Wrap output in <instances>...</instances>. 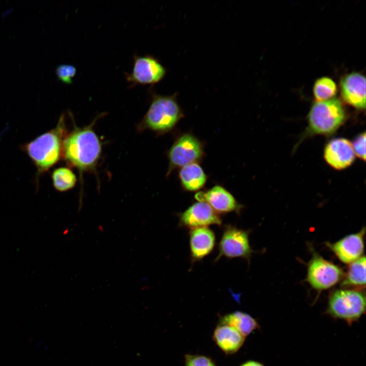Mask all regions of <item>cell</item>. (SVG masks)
<instances>
[{
	"instance_id": "obj_5",
	"label": "cell",
	"mask_w": 366,
	"mask_h": 366,
	"mask_svg": "<svg viewBox=\"0 0 366 366\" xmlns=\"http://www.w3.org/2000/svg\"><path fill=\"white\" fill-rule=\"evenodd\" d=\"M345 118V109L340 99L316 102L308 115L309 131L313 134H330L341 126Z\"/></svg>"
},
{
	"instance_id": "obj_8",
	"label": "cell",
	"mask_w": 366,
	"mask_h": 366,
	"mask_svg": "<svg viewBox=\"0 0 366 366\" xmlns=\"http://www.w3.org/2000/svg\"><path fill=\"white\" fill-rule=\"evenodd\" d=\"M249 232L227 225L219 243V254L215 260L222 257L228 258H242L249 260L253 250L249 242Z\"/></svg>"
},
{
	"instance_id": "obj_7",
	"label": "cell",
	"mask_w": 366,
	"mask_h": 366,
	"mask_svg": "<svg viewBox=\"0 0 366 366\" xmlns=\"http://www.w3.org/2000/svg\"><path fill=\"white\" fill-rule=\"evenodd\" d=\"M344 276L337 265L314 253L308 266L307 281L318 291L327 290L336 285Z\"/></svg>"
},
{
	"instance_id": "obj_11",
	"label": "cell",
	"mask_w": 366,
	"mask_h": 366,
	"mask_svg": "<svg viewBox=\"0 0 366 366\" xmlns=\"http://www.w3.org/2000/svg\"><path fill=\"white\" fill-rule=\"evenodd\" d=\"M195 198L198 201L207 203L217 214L239 213L242 207L228 190L220 185L197 193Z\"/></svg>"
},
{
	"instance_id": "obj_3",
	"label": "cell",
	"mask_w": 366,
	"mask_h": 366,
	"mask_svg": "<svg viewBox=\"0 0 366 366\" xmlns=\"http://www.w3.org/2000/svg\"><path fill=\"white\" fill-rule=\"evenodd\" d=\"M152 94L150 104L138 130L164 134L175 127L184 117V113L177 101L176 94L169 96Z\"/></svg>"
},
{
	"instance_id": "obj_12",
	"label": "cell",
	"mask_w": 366,
	"mask_h": 366,
	"mask_svg": "<svg viewBox=\"0 0 366 366\" xmlns=\"http://www.w3.org/2000/svg\"><path fill=\"white\" fill-rule=\"evenodd\" d=\"M341 95L348 104L358 109L365 108V78L353 72L345 75L340 82Z\"/></svg>"
},
{
	"instance_id": "obj_2",
	"label": "cell",
	"mask_w": 366,
	"mask_h": 366,
	"mask_svg": "<svg viewBox=\"0 0 366 366\" xmlns=\"http://www.w3.org/2000/svg\"><path fill=\"white\" fill-rule=\"evenodd\" d=\"M62 114L56 126L26 143L24 149L39 172L46 171L62 157L63 142L67 134Z\"/></svg>"
},
{
	"instance_id": "obj_6",
	"label": "cell",
	"mask_w": 366,
	"mask_h": 366,
	"mask_svg": "<svg viewBox=\"0 0 366 366\" xmlns=\"http://www.w3.org/2000/svg\"><path fill=\"white\" fill-rule=\"evenodd\" d=\"M204 155L202 143L192 134L179 136L168 152L169 167L167 175L175 168L197 163Z\"/></svg>"
},
{
	"instance_id": "obj_16",
	"label": "cell",
	"mask_w": 366,
	"mask_h": 366,
	"mask_svg": "<svg viewBox=\"0 0 366 366\" xmlns=\"http://www.w3.org/2000/svg\"><path fill=\"white\" fill-rule=\"evenodd\" d=\"M245 338L233 327L223 324H219L212 334L216 346L227 355L237 352L243 346Z\"/></svg>"
},
{
	"instance_id": "obj_22",
	"label": "cell",
	"mask_w": 366,
	"mask_h": 366,
	"mask_svg": "<svg viewBox=\"0 0 366 366\" xmlns=\"http://www.w3.org/2000/svg\"><path fill=\"white\" fill-rule=\"evenodd\" d=\"M185 366H217L212 359L207 356L187 354L185 355Z\"/></svg>"
},
{
	"instance_id": "obj_21",
	"label": "cell",
	"mask_w": 366,
	"mask_h": 366,
	"mask_svg": "<svg viewBox=\"0 0 366 366\" xmlns=\"http://www.w3.org/2000/svg\"><path fill=\"white\" fill-rule=\"evenodd\" d=\"M337 86L335 82L328 77L317 79L313 86V95L316 102L330 99L337 94Z\"/></svg>"
},
{
	"instance_id": "obj_13",
	"label": "cell",
	"mask_w": 366,
	"mask_h": 366,
	"mask_svg": "<svg viewBox=\"0 0 366 366\" xmlns=\"http://www.w3.org/2000/svg\"><path fill=\"white\" fill-rule=\"evenodd\" d=\"M365 228L359 232L345 236L339 240L327 244L339 259L345 263H351L361 257L364 251L363 236Z\"/></svg>"
},
{
	"instance_id": "obj_25",
	"label": "cell",
	"mask_w": 366,
	"mask_h": 366,
	"mask_svg": "<svg viewBox=\"0 0 366 366\" xmlns=\"http://www.w3.org/2000/svg\"><path fill=\"white\" fill-rule=\"evenodd\" d=\"M239 366H265L262 362L254 360L246 361Z\"/></svg>"
},
{
	"instance_id": "obj_18",
	"label": "cell",
	"mask_w": 366,
	"mask_h": 366,
	"mask_svg": "<svg viewBox=\"0 0 366 366\" xmlns=\"http://www.w3.org/2000/svg\"><path fill=\"white\" fill-rule=\"evenodd\" d=\"M179 178L183 188L188 191L199 190L205 184L207 176L198 163H193L181 167Z\"/></svg>"
},
{
	"instance_id": "obj_24",
	"label": "cell",
	"mask_w": 366,
	"mask_h": 366,
	"mask_svg": "<svg viewBox=\"0 0 366 366\" xmlns=\"http://www.w3.org/2000/svg\"><path fill=\"white\" fill-rule=\"evenodd\" d=\"M355 154L358 158L363 160L365 159V133L359 134L352 144Z\"/></svg>"
},
{
	"instance_id": "obj_15",
	"label": "cell",
	"mask_w": 366,
	"mask_h": 366,
	"mask_svg": "<svg viewBox=\"0 0 366 366\" xmlns=\"http://www.w3.org/2000/svg\"><path fill=\"white\" fill-rule=\"evenodd\" d=\"M189 241L191 260L195 262L201 260L213 250L215 234L207 227L190 229Z\"/></svg>"
},
{
	"instance_id": "obj_4",
	"label": "cell",
	"mask_w": 366,
	"mask_h": 366,
	"mask_svg": "<svg viewBox=\"0 0 366 366\" xmlns=\"http://www.w3.org/2000/svg\"><path fill=\"white\" fill-rule=\"evenodd\" d=\"M365 311V298L362 291L342 289L336 290L330 294L326 314L351 325L361 317Z\"/></svg>"
},
{
	"instance_id": "obj_1",
	"label": "cell",
	"mask_w": 366,
	"mask_h": 366,
	"mask_svg": "<svg viewBox=\"0 0 366 366\" xmlns=\"http://www.w3.org/2000/svg\"><path fill=\"white\" fill-rule=\"evenodd\" d=\"M99 117L82 128L74 125L63 140L62 156L79 170L80 177L83 172L95 169L101 156L102 143L93 129Z\"/></svg>"
},
{
	"instance_id": "obj_23",
	"label": "cell",
	"mask_w": 366,
	"mask_h": 366,
	"mask_svg": "<svg viewBox=\"0 0 366 366\" xmlns=\"http://www.w3.org/2000/svg\"><path fill=\"white\" fill-rule=\"evenodd\" d=\"M76 72V68L72 65H60L55 70L58 78L63 83L68 84L73 82V79Z\"/></svg>"
},
{
	"instance_id": "obj_20",
	"label": "cell",
	"mask_w": 366,
	"mask_h": 366,
	"mask_svg": "<svg viewBox=\"0 0 366 366\" xmlns=\"http://www.w3.org/2000/svg\"><path fill=\"white\" fill-rule=\"evenodd\" d=\"M52 179L53 187L59 192L72 189L77 181L75 174L67 167H59L55 169L52 174Z\"/></svg>"
},
{
	"instance_id": "obj_14",
	"label": "cell",
	"mask_w": 366,
	"mask_h": 366,
	"mask_svg": "<svg viewBox=\"0 0 366 366\" xmlns=\"http://www.w3.org/2000/svg\"><path fill=\"white\" fill-rule=\"evenodd\" d=\"M324 156L326 162L337 170L350 166L355 159L352 143L345 138L330 141L325 146Z\"/></svg>"
},
{
	"instance_id": "obj_10",
	"label": "cell",
	"mask_w": 366,
	"mask_h": 366,
	"mask_svg": "<svg viewBox=\"0 0 366 366\" xmlns=\"http://www.w3.org/2000/svg\"><path fill=\"white\" fill-rule=\"evenodd\" d=\"M221 224L219 214L204 202L194 203L179 215V225L190 229Z\"/></svg>"
},
{
	"instance_id": "obj_9",
	"label": "cell",
	"mask_w": 366,
	"mask_h": 366,
	"mask_svg": "<svg viewBox=\"0 0 366 366\" xmlns=\"http://www.w3.org/2000/svg\"><path fill=\"white\" fill-rule=\"evenodd\" d=\"M166 74V68L157 58L146 55H135L132 71L125 74L127 81L135 86L157 83L164 78Z\"/></svg>"
},
{
	"instance_id": "obj_17",
	"label": "cell",
	"mask_w": 366,
	"mask_h": 366,
	"mask_svg": "<svg viewBox=\"0 0 366 366\" xmlns=\"http://www.w3.org/2000/svg\"><path fill=\"white\" fill-rule=\"evenodd\" d=\"M219 324L233 327L245 337L260 329V325L256 319L248 313L239 311L220 316Z\"/></svg>"
},
{
	"instance_id": "obj_19",
	"label": "cell",
	"mask_w": 366,
	"mask_h": 366,
	"mask_svg": "<svg viewBox=\"0 0 366 366\" xmlns=\"http://www.w3.org/2000/svg\"><path fill=\"white\" fill-rule=\"evenodd\" d=\"M365 258L361 257L350 263L342 285L344 287L365 286Z\"/></svg>"
}]
</instances>
